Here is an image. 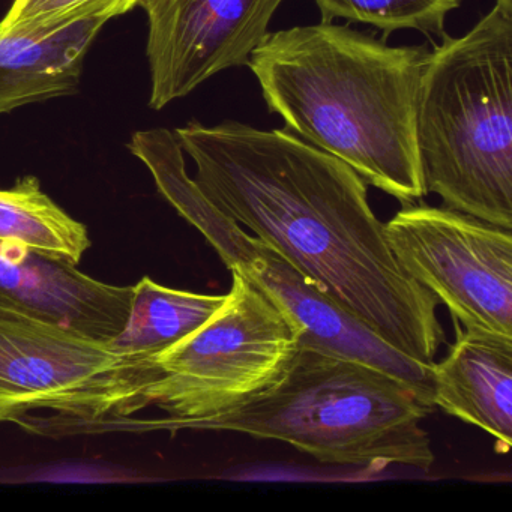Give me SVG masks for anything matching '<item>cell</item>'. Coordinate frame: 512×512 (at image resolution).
Instances as JSON below:
<instances>
[{
  "label": "cell",
  "instance_id": "10",
  "mask_svg": "<svg viewBox=\"0 0 512 512\" xmlns=\"http://www.w3.org/2000/svg\"><path fill=\"white\" fill-rule=\"evenodd\" d=\"M133 286L103 283L77 265L0 239V313L110 341L130 317Z\"/></svg>",
  "mask_w": 512,
  "mask_h": 512
},
{
  "label": "cell",
  "instance_id": "2",
  "mask_svg": "<svg viewBox=\"0 0 512 512\" xmlns=\"http://www.w3.org/2000/svg\"><path fill=\"white\" fill-rule=\"evenodd\" d=\"M430 50L332 22L269 32L248 67L286 130L403 205L425 196L416 146Z\"/></svg>",
  "mask_w": 512,
  "mask_h": 512
},
{
  "label": "cell",
  "instance_id": "12",
  "mask_svg": "<svg viewBox=\"0 0 512 512\" xmlns=\"http://www.w3.org/2000/svg\"><path fill=\"white\" fill-rule=\"evenodd\" d=\"M104 25L88 20L53 34L0 35V115L76 94L86 55Z\"/></svg>",
  "mask_w": 512,
  "mask_h": 512
},
{
  "label": "cell",
  "instance_id": "7",
  "mask_svg": "<svg viewBox=\"0 0 512 512\" xmlns=\"http://www.w3.org/2000/svg\"><path fill=\"white\" fill-rule=\"evenodd\" d=\"M385 233L401 268L452 320L512 338V229L446 206L406 205Z\"/></svg>",
  "mask_w": 512,
  "mask_h": 512
},
{
  "label": "cell",
  "instance_id": "8",
  "mask_svg": "<svg viewBox=\"0 0 512 512\" xmlns=\"http://www.w3.org/2000/svg\"><path fill=\"white\" fill-rule=\"evenodd\" d=\"M284 0H140L148 17L149 107L161 110L229 68L248 67Z\"/></svg>",
  "mask_w": 512,
  "mask_h": 512
},
{
  "label": "cell",
  "instance_id": "14",
  "mask_svg": "<svg viewBox=\"0 0 512 512\" xmlns=\"http://www.w3.org/2000/svg\"><path fill=\"white\" fill-rule=\"evenodd\" d=\"M226 299L227 295H199L142 278L133 286L127 325L110 343L130 358L154 361L155 356L202 328Z\"/></svg>",
  "mask_w": 512,
  "mask_h": 512
},
{
  "label": "cell",
  "instance_id": "15",
  "mask_svg": "<svg viewBox=\"0 0 512 512\" xmlns=\"http://www.w3.org/2000/svg\"><path fill=\"white\" fill-rule=\"evenodd\" d=\"M0 239L79 265L91 248L88 227L68 215L41 188L40 179L23 176L0 190Z\"/></svg>",
  "mask_w": 512,
  "mask_h": 512
},
{
  "label": "cell",
  "instance_id": "17",
  "mask_svg": "<svg viewBox=\"0 0 512 512\" xmlns=\"http://www.w3.org/2000/svg\"><path fill=\"white\" fill-rule=\"evenodd\" d=\"M140 0H14L4 19L0 35L32 37L53 34L88 20L107 23L124 16Z\"/></svg>",
  "mask_w": 512,
  "mask_h": 512
},
{
  "label": "cell",
  "instance_id": "4",
  "mask_svg": "<svg viewBox=\"0 0 512 512\" xmlns=\"http://www.w3.org/2000/svg\"><path fill=\"white\" fill-rule=\"evenodd\" d=\"M433 410L383 371L298 346L272 385L191 430L280 440L322 463L428 470L434 454L422 419Z\"/></svg>",
  "mask_w": 512,
  "mask_h": 512
},
{
  "label": "cell",
  "instance_id": "18",
  "mask_svg": "<svg viewBox=\"0 0 512 512\" xmlns=\"http://www.w3.org/2000/svg\"><path fill=\"white\" fill-rule=\"evenodd\" d=\"M496 7L506 13H512V0H496Z\"/></svg>",
  "mask_w": 512,
  "mask_h": 512
},
{
  "label": "cell",
  "instance_id": "9",
  "mask_svg": "<svg viewBox=\"0 0 512 512\" xmlns=\"http://www.w3.org/2000/svg\"><path fill=\"white\" fill-rule=\"evenodd\" d=\"M233 269L253 281L287 314L298 332V346L383 371L434 409L433 365L395 349L262 239L251 236L250 247Z\"/></svg>",
  "mask_w": 512,
  "mask_h": 512
},
{
  "label": "cell",
  "instance_id": "1",
  "mask_svg": "<svg viewBox=\"0 0 512 512\" xmlns=\"http://www.w3.org/2000/svg\"><path fill=\"white\" fill-rule=\"evenodd\" d=\"M203 196L409 358L433 365L445 343L439 299L395 259L367 182L284 130L236 121L175 131Z\"/></svg>",
  "mask_w": 512,
  "mask_h": 512
},
{
  "label": "cell",
  "instance_id": "11",
  "mask_svg": "<svg viewBox=\"0 0 512 512\" xmlns=\"http://www.w3.org/2000/svg\"><path fill=\"white\" fill-rule=\"evenodd\" d=\"M455 343L433 364V401L448 415L493 436L499 454L512 446V338L467 331L455 322Z\"/></svg>",
  "mask_w": 512,
  "mask_h": 512
},
{
  "label": "cell",
  "instance_id": "13",
  "mask_svg": "<svg viewBox=\"0 0 512 512\" xmlns=\"http://www.w3.org/2000/svg\"><path fill=\"white\" fill-rule=\"evenodd\" d=\"M128 149L148 167L160 193L200 230L232 271L250 247L251 236L224 217L188 176L184 151L175 133L166 128L137 131L131 136Z\"/></svg>",
  "mask_w": 512,
  "mask_h": 512
},
{
  "label": "cell",
  "instance_id": "16",
  "mask_svg": "<svg viewBox=\"0 0 512 512\" xmlns=\"http://www.w3.org/2000/svg\"><path fill=\"white\" fill-rule=\"evenodd\" d=\"M322 22L344 19L373 26L383 32L418 31L425 35H445L446 17L463 0H314Z\"/></svg>",
  "mask_w": 512,
  "mask_h": 512
},
{
  "label": "cell",
  "instance_id": "3",
  "mask_svg": "<svg viewBox=\"0 0 512 512\" xmlns=\"http://www.w3.org/2000/svg\"><path fill=\"white\" fill-rule=\"evenodd\" d=\"M512 13L443 35L422 71L416 146L425 194L512 229Z\"/></svg>",
  "mask_w": 512,
  "mask_h": 512
},
{
  "label": "cell",
  "instance_id": "5",
  "mask_svg": "<svg viewBox=\"0 0 512 512\" xmlns=\"http://www.w3.org/2000/svg\"><path fill=\"white\" fill-rule=\"evenodd\" d=\"M160 376L110 341L0 313V424L50 439L163 431L143 416Z\"/></svg>",
  "mask_w": 512,
  "mask_h": 512
},
{
  "label": "cell",
  "instance_id": "6",
  "mask_svg": "<svg viewBox=\"0 0 512 512\" xmlns=\"http://www.w3.org/2000/svg\"><path fill=\"white\" fill-rule=\"evenodd\" d=\"M223 307L193 334L155 356L160 379L154 407L163 431L191 430L196 422L233 409L275 382L298 349L286 313L238 269Z\"/></svg>",
  "mask_w": 512,
  "mask_h": 512
}]
</instances>
